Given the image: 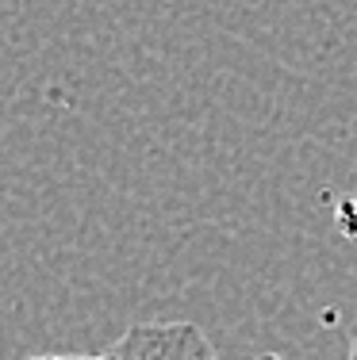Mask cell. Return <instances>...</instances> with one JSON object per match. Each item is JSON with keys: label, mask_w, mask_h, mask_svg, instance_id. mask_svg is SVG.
Wrapping results in <instances>:
<instances>
[{"label": "cell", "mask_w": 357, "mask_h": 360, "mask_svg": "<svg viewBox=\"0 0 357 360\" xmlns=\"http://www.w3.org/2000/svg\"><path fill=\"white\" fill-rule=\"evenodd\" d=\"M100 360H219L196 322H134Z\"/></svg>", "instance_id": "6da1fadb"}, {"label": "cell", "mask_w": 357, "mask_h": 360, "mask_svg": "<svg viewBox=\"0 0 357 360\" xmlns=\"http://www.w3.org/2000/svg\"><path fill=\"white\" fill-rule=\"evenodd\" d=\"M23 360H100V356H81V353H39V356H23Z\"/></svg>", "instance_id": "7a4b0ae2"}]
</instances>
